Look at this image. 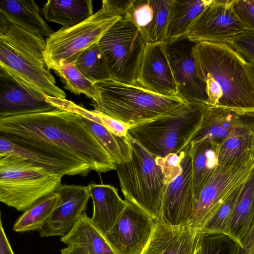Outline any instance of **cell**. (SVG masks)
<instances>
[{
	"instance_id": "cell-1",
	"label": "cell",
	"mask_w": 254,
	"mask_h": 254,
	"mask_svg": "<svg viewBox=\"0 0 254 254\" xmlns=\"http://www.w3.org/2000/svg\"><path fill=\"white\" fill-rule=\"evenodd\" d=\"M0 136L50 161L63 176L116 170L108 151L72 112L58 109L0 118Z\"/></svg>"
},
{
	"instance_id": "cell-2",
	"label": "cell",
	"mask_w": 254,
	"mask_h": 254,
	"mask_svg": "<svg viewBox=\"0 0 254 254\" xmlns=\"http://www.w3.org/2000/svg\"><path fill=\"white\" fill-rule=\"evenodd\" d=\"M192 56L210 107L254 112V71L228 44L195 43Z\"/></svg>"
},
{
	"instance_id": "cell-3",
	"label": "cell",
	"mask_w": 254,
	"mask_h": 254,
	"mask_svg": "<svg viewBox=\"0 0 254 254\" xmlns=\"http://www.w3.org/2000/svg\"><path fill=\"white\" fill-rule=\"evenodd\" d=\"M46 40L18 26L0 30V69L33 96L46 100L47 95L65 99L44 59Z\"/></svg>"
},
{
	"instance_id": "cell-4",
	"label": "cell",
	"mask_w": 254,
	"mask_h": 254,
	"mask_svg": "<svg viewBox=\"0 0 254 254\" xmlns=\"http://www.w3.org/2000/svg\"><path fill=\"white\" fill-rule=\"evenodd\" d=\"M94 85L98 98L90 104L93 110L130 127L172 115L188 102L114 79Z\"/></svg>"
},
{
	"instance_id": "cell-5",
	"label": "cell",
	"mask_w": 254,
	"mask_h": 254,
	"mask_svg": "<svg viewBox=\"0 0 254 254\" xmlns=\"http://www.w3.org/2000/svg\"><path fill=\"white\" fill-rule=\"evenodd\" d=\"M130 157L116 163L120 187L125 200L137 205L155 220L160 219L165 187L164 175L156 157L128 133Z\"/></svg>"
},
{
	"instance_id": "cell-6",
	"label": "cell",
	"mask_w": 254,
	"mask_h": 254,
	"mask_svg": "<svg viewBox=\"0 0 254 254\" xmlns=\"http://www.w3.org/2000/svg\"><path fill=\"white\" fill-rule=\"evenodd\" d=\"M208 107L187 102L172 115L130 127L127 133L156 157L179 154L199 129Z\"/></svg>"
},
{
	"instance_id": "cell-7",
	"label": "cell",
	"mask_w": 254,
	"mask_h": 254,
	"mask_svg": "<svg viewBox=\"0 0 254 254\" xmlns=\"http://www.w3.org/2000/svg\"><path fill=\"white\" fill-rule=\"evenodd\" d=\"M63 176L20 157H0V201L25 211L40 198L56 191Z\"/></svg>"
},
{
	"instance_id": "cell-8",
	"label": "cell",
	"mask_w": 254,
	"mask_h": 254,
	"mask_svg": "<svg viewBox=\"0 0 254 254\" xmlns=\"http://www.w3.org/2000/svg\"><path fill=\"white\" fill-rule=\"evenodd\" d=\"M123 15L118 0H104L101 8L84 21L54 32L46 40L44 55L48 68L54 70L61 60L74 64L79 55L98 43Z\"/></svg>"
},
{
	"instance_id": "cell-9",
	"label": "cell",
	"mask_w": 254,
	"mask_h": 254,
	"mask_svg": "<svg viewBox=\"0 0 254 254\" xmlns=\"http://www.w3.org/2000/svg\"><path fill=\"white\" fill-rule=\"evenodd\" d=\"M98 44L107 58L113 79L137 85L146 45L137 28L123 17L106 32Z\"/></svg>"
},
{
	"instance_id": "cell-10",
	"label": "cell",
	"mask_w": 254,
	"mask_h": 254,
	"mask_svg": "<svg viewBox=\"0 0 254 254\" xmlns=\"http://www.w3.org/2000/svg\"><path fill=\"white\" fill-rule=\"evenodd\" d=\"M254 168V157L236 164H218L194 202L188 224L199 231L229 194L247 181Z\"/></svg>"
},
{
	"instance_id": "cell-11",
	"label": "cell",
	"mask_w": 254,
	"mask_h": 254,
	"mask_svg": "<svg viewBox=\"0 0 254 254\" xmlns=\"http://www.w3.org/2000/svg\"><path fill=\"white\" fill-rule=\"evenodd\" d=\"M235 0H212L193 24L186 37L194 43H227L248 31L234 8Z\"/></svg>"
},
{
	"instance_id": "cell-12",
	"label": "cell",
	"mask_w": 254,
	"mask_h": 254,
	"mask_svg": "<svg viewBox=\"0 0 254 254\" xmlns=\"http://www.w3.org/2000/svg\"><path fill=\"white\" fill-rule=\"evenodd\" d=\"M126 201V207L105 237L118 254H140L150 239L155 220Z\"/></svg>"
},
{
	"instance_id": "cell-13",
	"label": "cell",
	"mask_w": 254,
	"mask_h": 254,
	"mask_svg": "<svg viewBox=\"0 0 254 254\" xmlns=\"http://www.w3.org/2000/svg\"><path fill=\"white\" fill-rule=\"evenodd\" d=\"M190 145L181 151L182 171L165 186L160 219L172 226L187 225L194 204L192 169Z\"/></svg>"
},
{
	"instance_id": "cell-14",
	"label": "cell",
	"mask_w": 254,
	"mask_h": 254,
	"mask_svg": "<svg viewBox=\"0 0 254 254\" xmlns=\"http://www.w3.org/2000/svg\"><path fill=\"white\" fill-rule=\"evenodd\" d=\"M195 43L187 37L166 43L167 53L177 89L178 96L188 102L206 104L205 83L199 78L192 48Z\"/></svg>"
},
{
	"instance_id": "cell-15",
	"label": "cell",
	"mask_w": 254,
	"mask_h": 254,
	"mask_svg": "<svg viewBox=\"0 0 254 254\" xmlns=\"http://www.w3.org/2000/svg\"><path fill=\"white\" fill-rule=\"evenodd\" d=\"M136 83L137 86L156 94L178 96L166 43L146 44Z\"/></svg>"
},
{
	"instance_id": "cell-16",
	"label": "cell",
	"mask_w": 254,
	"mask_h": 254,
	"mask_svg": "<svg viewBox=\"0 0 254 254\" xmlns=\"http://www.w3.org/2000/svg\"><path fill=\"white\" fill-rule=\"evenodd\" d=\"M56 191L62 202L39 231L41 237L65 236L86 212L91 197L88 186L62 184Z\"/></svg>"
},
{
	"instance_id": "cell-17",
	"label": "cell",
	"mask_w": 254,
	"mask_h": 254,
	"mask_svg": "<svg viewBox=\"0 0 254 254\" xmlns=\"http://www.w3.org/2000/svg\"><path fill=\"white\" fill-rule=\"evenodd\" d=\"M251 129H254V112L208 106L189 144L207 139L219 145L234 133Z\"/></svg>"
},
{
	"instance_id": "cell-18",
	"label": "cell",
	"mask_w": 254,
	"mask_h": 254,
	"mask_svg": "<svg viewBox=\"0 0 254 254\" xmlns=\"http://www.w3.org/2000/svg\"><path fill=\"white\" fill-rule=\"evenodd\" d=\"M199 231L189 224L172 226L155 220L150 239L140 254H193Z\"/></svg>"
},
{
	"instance_id": "cell-19",
	"label": "cell",
	"mask_w": 254,
	"mask_h": 254,
	"mask_svg": "<svg viewBox=\"0 0 254 254\" xmlns=\"http://www.w3.org/2000/svg\"><path fill=\"white\" fill-rule=\"evenodd\" d=\"M58 109L48 100L47 96L46 100L37 98L12 77L0 69V119Z\"/></svg>"
},
{
	"instance_id": "cell-20",
	"label": "cell",
	"mask_w": 254,
	"mask_h": 254,
	"mask_svg": "<svg viewBox=\"0 0 254 254\" xmlns=\"http://www.w3.org/2000/svg\"><path fill=\"white\" fill-rule=\"evenodd\" d=\"M61 241L66 245L61 254H118L86 212Z\"/></svg>"
},
{
	"instance_id": "cell-21",
	"label": "cell",
	"mask_w": 254,
	"mask_h": 254,
	"mask_svg": "<svg viewBox=\"0 0 254 254\" xmlns=\"http://www.w3.org/2000/svg\"><path fill=\"white\" fill-rule=\"evenodd\" d=\"M88 186L93 204L91 221L105 236L125 209L127 201L120 197L118 190L112 185L92 182Z\"/></svg>"
},
{
	"instance_id": "cell-22",
	"label": "cell",
	"mask_w": 254,
	"mask_h": 254,
	"mask_svg": "<svg viewBox=\"0 0 254 254\" xmlns=\"http://www.w3.org/2000/svg\"><path fill=\"white\" fill-rule=\"evenodd\" d=\"M0 14L11 24L43 37L48 38L54 33L33 0H2L0 1Z\"/></svg>"
},
{
	"instance_id": "cell-23",
	"label": "cell",
	"mask_w": 254,
	"mask_h": 254,
	"mask_svg": "<svg viewBox=\"0 0 254 254\" xmlns=\"http://www.w3.org/2000/svg\"><path fill=\"white\" fill-rule=\"evenodd\" d=\"M189 144L195 201L218 165V145L207 139Z\"/></svg>"
},
{
	"instance_id": "cell-24",
	"label": "cell",
	"mask_w": 254,
	"mask_h": 254,
	"mask_svg": "<svg viewBox=\"0 0 254 254\" xmlns=\"http://www.w3.org/2000/svg\"><path fill=\"white\" fill-rule=\"evenodd\" d=\"M212 0H174L168 25L166 42L186 37L193 24Z\"/></svg>"
},
{
	"instance_id": "cell-25",
	"label": "cell",
	"mask_w": 254,
	"mask_h": 254,
	"mask_svg": "<svg viewBox=\"0 0 254 254\" xmlns=\"http://www.w3.org/2000/svg\"><path fill=\"white\" fill-rule=\"evenodd\" d=\"M93 1L48 0L42 13L49 22L61 24L64 28L74 26L84 21L93 13Z\"/></svg>"
},
{
	"instance_id": "cell-26",
	"label": "cell",
	"mask_w": 254,
	"mask_h": 254,
	"mask_svg": "<svg viewBox=\"0 0 254 254\" xmlns=\"http://www.w3.org/2000/svg\"><path fill=\"white\" fill-rule=\"evenodd\" d=\"M254 223V168L244 184L231 216L227 235L239 244Z\"/></svg>"
},
{
	"instance_id": "cell-27",
	"label": "cell",
	"mask_w": 254,
	"mask_h": 254,
	"mask_svg": "<svg viewBox=\"0 0 254 254\" xmlns=\"http://www.w3.org/2000/svg\"><path fill=\"white\" fill-rule=\"evenodd\" d=\"M61 202L62 198L56 191L40 198L18 217L13 225V230L39 231Z\"/></svg>"
},
{
	"instance_id": "cell-28",
	"label": "cell",
	"mask_w": 254,
	"mask_h": 254,
	"mask_svg": "<svg viewBox=\"0 0 254 254\" xmlns=\"http://www.w3.org/2000/svg\"><path fill=\"white\" fill-rule=\"evenodd\" d=\"M254 157V129L234 133L218 146V164H236Z\"/></svg>"
},
{
	"instance_id": "cell-29",
	"label": "cell",
	"mask_w": 254,
	"mask_h": 254,
	"mask_svg": "<svg viewBox=\"0 0 254 254\" xmlns=\"http://www.w3.org/2000/svg\"><path fill=\"white\" fill-rule=\"evenodd\" d=\"M74 64L83 75L94 84L113 79L107 58L98 43L83 51Z\"/></svg>"
},
{
	"instance_id": "cell-30",
	"label": "cell",
	"mask_w": 254,
	"mask_h": 254,
	"mask_svg": "<svg viewBox=\"0 0 254 254\" xmlns=\"http://www.w3.org/2000/svg\"><path fill=\"white\" fill-rule=\"evenodd\" d=\"M82 118L91 133L108 151L116 163L121 164L129 160L130 152L127 136L123 137L116 135L102 125Z\"/></svg>"
},
{
	"instance_id": "cell-31",
	"label": "cell",
	"mask_w": 254,
	"mask_h": 254,
	"mask_svg": "<svg viewBox=\"0 0 254 254\" xmlns=\"http://www.w3.org/2000/svg\"><path fill=\"white\" fill-rule=\"evenodd\" d=\"M60 77L64 88L76 95L83 94L96 101L97 94L94 84L86 78L74 63L61 60L54 70Z\"/></svg>"
},
{
	"instance_id": "cell-32",
	"label": "cell",
	"mask_w": 254,
	"mask_h": 254,
	"mask_svg": "<svg viewBox=\"0 0 254 254\" xmlns=\"http://www.w3.org/2000/svg\"><path fill=\"white\" fill-rule=\"evenodd\" d=\"M245 182L229 194L216 211L205 221L199 230V232L227 235L232 215Z\"/></svg>"
},
{
	"instance_id": "cell-33",
	"label": "cell",
	"mask_w": 254,
	"mask_h": 254,
	"mask_svg": "<svg viewBox=\"0 0 254 254\" xmlns=\"http://www.w3.org/2000/svg\"><path fill=\"white\" fill-rule=\"evenodd\" d=\"M123 17L137 28L146 43L147 34L154 17L152 0H128Z\"/></svg>"
},
{
	"instance_id": "cell-34",
	"label": "cell",
	"mask_w": 254,
	"mask_h": 254,
	"mask_svg": "<svg viewBox=\"0 0 254 254\" xmlns=\"http://www.w3.org/2000/svg\"><path fill=\"white\" fill-rule=\"evenodd\" d=\"M238 245L228 235L199 232L193 254H235Z\"/></svg>"
},
{
	"instance_id": "cell-35",
	"label": "cell",
	"mask_w": 254,
	"mask_h": 254,
	"mask_svg": "<svg viewBox=\"0 0 254 254\" xmlns=\"http://www.w3.org/2000/svg\"><path fill=\"white\" fill-rule=\"evenodd\" d=\"M173 0H152L154 17L147 34L146 44L167 43V30Z\"/></svg>"
},
{
	"instance_id": "cell-36",
	"label": "cell",
	"mask_w": 254,
	"mask_h": 254,
	"mask_svg": "<svg viewBox=\"0 0 254 254\" xmlns=\"http://www.w3.org/2000/svg\"><path fill=\"white\" fill-rule=\"evenodd\" d=\"M228 44L248 62L254 61V31H247L236 35Z\"/></svg>"
},
{
	"instance_id": "cell-37",
	"label": "cell",
	"mask_w": 254,
	"mask_h": 254,
	"mask_svg": "<svg viewBox=\"0 0 254 254\" xmlns=\"http://www.w3.org/2000/svg\"><path fill=\"white\" fill-rule=\"evenodd\" d=\"M182 153H171L164 157H156V161L164 175L165 186L180 175L182 171Z\"/></svg>"
},
{
	"instance_id": "cell-38",
	"label": "cell",
	"mask_w": 254,
	"mask_h": 254,
	"mask_svg": "<svg viewBox=\"0 0 254 254\" xmlns=\"http://www.w3.org/2000/svg\"><path fill=\"white\" fill-rule=\"evenodd\" d=\"M234 8L248 30L254 31V0H235Z\"/></svg>"
},
{
	"instance_id": "cell-39",
	"label": "cell",
	"mask_w": 254,
	"mask_h": 254,
	"mask_svg": "<svg viewBox=\"0 0 254 254\" xmlns=\"http://www.w3.org/2000/svg\"><path fill=\"white\" fill-rule=\"evenodd\" d=\"M95 112L100 119V124L116 135L123 137H127L128 130L130 126L101 113Z\"/></svg>"
},
{
	"instance_id": "cell-40",
	"label": "cell",
	"mask_w": 254,
	"mask_h": 254,
	"mask_svg": "<svg viewBox=\"0 0 254 254\" xmlns=\"http://www.w3.org/2000/svg\"><path fill=\"white\" fill-rule=\"evenodd\" d=\"M235 254H254V223L242 241Z\"/></svg>"
},
{
	"instance_id": "cell-41",
	"label": "cell",
	"mask_w": 254,
	"mask_h": 254,
	"mask_svg": "<svg viewBox=\"0 0 254 254\" xmlns=\"http://www.w3.org/2000/svg\"><path fill=\"white\" fill-rule=\"evenodd\" d=\"M0 254H14L0 220Z\"/></svg>"
},
{
	"instance_id": "cell-42",
	"label": "cell",
	"mask_w": 254,
	"mask_h": 254,
	"mask_svg": "<svg viewBox=\"0 0 254 254\" xmlns=\"http://www.w3.org/2000/svg\"><path fill=\"white\" fill-rule=\"evenodd\" d=\"M249 63L252 64L253 70L254 71V61L250 62Z\"/></svg>"
}]
</instances>
